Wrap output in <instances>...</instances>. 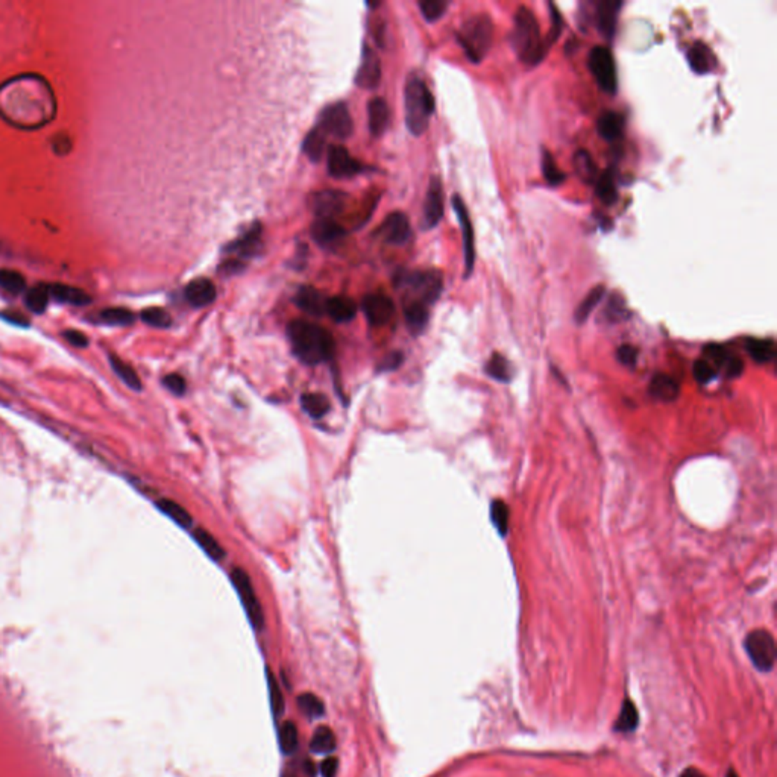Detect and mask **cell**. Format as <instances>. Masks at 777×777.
<instances>
[{
    "mask_svg": "<svg viewBox=\"0 0 777 777\" xmlns=\"http://www.w3.org/2000/svg\"><path fill=\"white\" fill-rule=\"evenodd\" d=\"M295 355L305 364H319L334 354V339L324 327L293 320L287 328Z\"/></svg>",
    "mask_w": 777,
    "mask_h": 777,
    "instance_id": "obj_1",
    "label": "cell"
},
{
    "mask_svg": "<svg viewBox=\"0 0 777 777\" xmlns=\"http://www.w3.org/2000/svg\"><path fill=\"white\" fill-rule=\"evenodd\" d=\"M510 46L515 54L528 66H536L547 55V45L540 35L535 13L527 6H519L513 19Z\"/></svg>",
    "mask_w": 777,
    "mask_h": 777,
    "instance_id": "obj_2",
    "label": "cell"
},
{
    "mask_svg": "<svg viewBox=\"0 0 777 777\" xmlns=\"http://www.w3.org/2000/svg\"><path fill=\"white\" fill-rule=\"evenodd\" d=\"M406 124L413 135H421L429 128L434 111V98L422 80L412 76L406 84Z\"/></svg>",
    "mask_w": 777,
    "mask_h": 777,
    "instance_id": "obj_3",
    "label": "cell"
},
{
    "mask_svg": "<svg viewBox=\"0 0 777 777\" xmlns=\"http://www.w3.org/2000/svg\"><path fill=\"white\" fill-rule=\"evenodd\" d=\"M457 40L464 47L471 63H480L491 49L494 40V23L487 14L469 17L457 32Z\"/></svg>",
    "mask_w": 777,
    "mask_h": 777,
    "instance_id": "obj_4",
    "label": "cell"
},
{
    "mask_svg": "<svg viewBox=\"0 0 777 777\" xmlns=\"http://www.w3.org/2000/svg\"><path fill=\"white\" fill-rule=\"evenodd\" d=\"M395 284L398 287H408V289L413 290L415 295L419 296V302L430 305L438 301L441 296L443 279L438 270H412V272L403 270V272L397 275Z\"/></svg>",
    "mask_w": 777,
    "mask_h": 777,
    "instance_id": "obj_5",
    "label": "cell"
},
{
    "mask_svg": "<svg viewBox=\"0 0 777 777\" xmlns=\"http://www.w3.org/2000/svg\"><path fill=\"white\" fill-rule=\"evenodd\" d=\"M744 649L748 654L750 660L759 671H771L776 663V642L773 635L764 630V628H757V630L750 632L744 641Z\"/></svg>",
    "mask_w": 777,
    "mask_h": 777,
    "instance_id": "obj_6",
    "label": "cell"
},
{
    "mask_svg": "<svg viewBox=\"0 0 777 777\" xmlns=\"http://www.w3.org/2000/svg\"><path fill=\"white\" fill-rule=\"evenodd\" d=\"M589 68L601 90L614 94L618 89L615 58L606 46H597L589 54Z\"/></svg>",
    "mask_w": 777,
    "mask_h": 777,
    "instance_id": "obj_7",
    "label": "cell"
},
{
    "mask_svg": "<svg viewBox=\"0 0 777 777\" xmlns=\"http://www.w3.org/2000/svg\"><path fill=\"white\" fill-rule=\"evenodd\" d=\"M231 582L234 584V588L237 589L240 600H242V605L246 610V615L249 618L251 624L254 626V628H263L265 626V615H263V609H261L257 595H256V591L254 586H252V582L249 579V575L244 572L242 568H234L230 574Z\"/></svg>",
    "mask_w": 777,
    "mask_h": 777,
    "instance_id": "obj_8",
    "label": "cell"
},
{
    "mask_svg": "<svg viewBox=\"0 0 777 777\" xmlns=\"http://www.w3.org/2000/svg\"><path fill=\"white\" fill-rule=\"evenodd\" d=\"M325 135H333L339 140H345L353 134V119L345 103H333L322 111L319 126Z\"/></svg>",
    "mask_w": 777,
    "mask_h": 777,
    "instance_id": "obj_9",
    "label": "cell"
},
{
    "mask_svg": "<svg viewBox=\"0 0 777 777\" xmlns=\"http://www.w3.org/2000/svg\"><path fill=\"white\" fill-rule=\"evenodd\" d=\"M452 207L457 214V219L461 228V237H464V252H465V278H468L474 270L475 265V244H474V228L469 219L466 205L459 195L452 196Z\"/></svg>",
    "mask_w": 777,
    "mask_h": 777,
    "instance_id": "obj_10",
    "label": "cell"
},
{
    "mask_svg": "<svg viewBox=\"0 0 777 777\" xmlns=\"http://www.w3.org/2000/svg\"><path fill=\"white\" fill-rule=\"evenodd\" d=\"M362 309L371 325L381 327V325H386L387 322L394 318L395 304L387 295L369 293L363 298Z\"/></svg>",
    "mask_w": 777,
    "mask_h": 777,
    "instance_id": "obj_11",
    "label": "cell"
},
{
    "mask_svg": "<svg viewBox=\"0 0 777 777\" xmlns=\"http://www.w3.org/2000/svg\"><path fill=\"white\" fill-rule=\"evenodd\" d=\"M328 172L334 178H351L363 172V165L355 161L342 146H331L328 149Z\"/></svg>",
    "mask_w": 777,
    "mask_h": 777,
    "instance_id": "obj_12",
    "label": "cell"
},
{
    "mask_svg": "<svg viewBox=\"0 0 777 777\" xmlns=\"http://www.w3.org/2000/svg\"><path fill=\"white\" fill-rule=\"evenodd\" d=\"M377 234L381 235L384 242H387L390 244L407 243L410 235H412L408 217L404 213H399V212L389 214L386 217V221L380 225Z\"/></svg>",
    "mask_w": 777,
    "mask_h": 777,
    "instance_id": "obj_13",
    "label": "cell"
},
{
    "mask_svg": "<svg viewBox=\"0 0 777 777\" xmlns=\"http://www.w3.org/2000/svg\"><path fill=\"white\" fill-rule=\"evenodd\" d=\"M443 217V188L439 178L430 181L424 202V228L431 230Z\"/></svg>",
    "mask_w": 777,
    "mask_h": 777,
    "instance_id": "obj_14",
    "label": "cell"
},
{
    "mask_svg": "<svg viewBox=\"0 0 777 777\" xmlns=\"http://www.w3.org/2000/svg\"><path fill=\"white\" fill-rule=\"evenodd\" d=\"M346 230L334 219H319L311 226V237L319 246L325 249H334L345 239Z\"/></svg>",
    "mask_w": 777,
    "mask_h": 777,
    "instance_id": "obj_15",
    "label": "cell"
},
{
    "mask_svg": "<svg viewBox=\"0 0 777 777\" xmlns=\"http://www.w3.org/2000/svg\"><path fill=\"white\" fill-rule=\"evenodd\" d=\"M260 248H261V226L260 223H254L246 232L240 235L237 240L231 242L228 246L225 248V252L235 256L234 260L240 261V258H249L257 256L260 252Z\"/></svg>",
    "mask_w": 777,
    "mask_h": 777,
    "instance_id": "obj_16",
    "label": "cell"
},
{
    "mask_svg": "<svg viewBox=\"0 0 777 777\" xmlns=\"http://www.w3.org/2000/svg\"><path fill=\"white\" fill-rule=\"evenodd\" d=\"M346 202V195L336 190H324L313 198L311 205L319 219H333L342 212Z\"/></svg>",
    "mask_w": 777,
    "mask_h": 777,
    "instance_id": "obj_17",
    "label": "cell"
},
{
    "mask_svg": "<svg viewBox=\"0 0 777 777\" xmlns=\"http://www.w3.org/2000/svg\"><path fill=\"white\" fill-rule=\"evenodd\" d=\"M380 80H381L380 59L368 46H364L362 54V64L355 76V84L362 87V89H375V87L380 84Z\"/></svg>",
    "mask_w": 777,
    "mask_h": 777,
    "instance_id": "obj_18",
    "label": "cell"
},
{
    "mask_svg": "<svg viewBox=\"0 0 777 777\" xmlns=\"http://www.w3.org/2000/svg\"><path fill=\"white\" fill-rule=\"evenodd\" d=\"M186 299L196 309L207 307L216 299V286L207 278H196L184 290Z\"/></svg>",
    "mask_w": 777,
    "mask_h": 777,
    "instance_id": "obj_19",
    "label": "cell"
},
{
    "mask_svg": "<svg viewBox=\"0 0 777 777\" xmlns=\"http://www.w3.org/2000/svg\"><path fill=\"white\" fill-rule=\"evenodd\" d=\"M686 59L689 63V67H691L698 75L709 73L715 68V66H717V58H715V55L712 54L709 46L704 45L702 41L694 43V45L688 49Z\"/></svg>",
    "mask_w": 777,
    "mask_h": 777,
    "instance_id": "obj_20",
    "label": "cell"
},
{
    "mask_svg": "<svg viewBox=\"0 0 777 777\" xmlns=\"http://www.w3.org/2000/svg\"><path fill=\"white\" fill-rule=\"evenodd\" d=\"M295 304L298 305L302 311L311 314V316H322V314L325 313L327 299L324 298V295H322L318 289H314V287L302 286L295 295Z\"/></svg>",
    "mask_w": 777,
    "mask_h": 777,
    "instance_id": "obj_21",
    "label": "cell"
},
{
    "mask_svg": "<svg viewBox=\"0 0 777 777\" xmlns=\"http://www.w3.org/2000/svg\"><path fill=\"white\" fill-rule=\"evenodd\" d=\"M621 6L623 3L615 0H601L597 3V26L606 38H612Z\"/></svg>",
    "mask_w": 777,
    "mask_h": 777,
    "instance_id": "obj_22",
    "label": "cell"
},
{
    "mask_svg": "<svg viewBox=\"0 0 777 777\" xmlns=\"http://www.w3.org/2000/svg\"><path fill=\"white\" fill-rule=\"evenodd\" d=\"M368 117H369V129L373 137H380L389 126L390 120V111L387 107V102L381 98H375L368 103Z\"/></svg>",
    "mask_w": 777,
    "mask_h": 777,
    "instance_id": "obj_23",
    "label": "cell"
},
{
    "mask_svg": "<svg viewBox=\"0 0 777 777\" xmlns=\"http://www.w3.org/2000/svg\"><path fill=\"white\" fill-rule=\"evenodd\" d=\"M49 296H52L58 302L72 304V305H87L91 302V296L84 292L82 289H77L73 286L67 284H49Z\"/></svg>",
    "mask_w": 777,
    "mask_h": 777,
    "instance_id": "obj_24",
    "label": "cell"
},
{
    "mask_svg": "<svg viewBox=\"0 0 777 777\" xmlns=\"http://www.w3.org/2000/svg\"><path fill=\"white\" fill-rule=\"evenodd\" d=\"M649 390L653 398L669 403V401H674L679 397L680 387L679 383L673 377H669V375L656 373L650 381Z\"/></svg>",
    "mask_w": 777,
    "mask_h": 777,
    "instance_id": "obj_25",
    "label": "cell"
},
{
    "mask_svg": "<svg viewBox=\"0 0 777 777\" xmlns=\"http://www.w3.org/2000/svg\"><path fill=\"white\" fill-rule=\"evenodd\" d=\"M325 311L330 314L331 319L339 322V324H343V322H349L355 318L357 305L348 296H334V298L327 299Z\"/></svg>",
    "mask_w": 777,
    "mask_h": 777,
    "instance_id": "obj_26",
    "label": "cell"
},
{
    "mask_svg": "<svg viewBox=\"0 0 777 777\" xmlns=\"http://www.w3.org/2000/svg\"><path fill=\"white\" fill-rule=\"evenodd\" d=\"M624 121L623 117L614 111H606L605 114H601L597 121V131L598 134L603 137L606 142H616V140L623 135Z\"/></svg>",
    "mask_w": 777,
    "mask_h": 777,
    "instance_id": "obj_27",
    "label": "cell"
},
{
    "mask_svg": "<svg viewBox=\"0 0 777 777\" xmlns=\"http://www.w3.org/2000/svg\"><path fill=\"white\" fill-rule=\"evenodd\" d=\"M404 316L407 327L413 334L422 333V330L429 324V309H427L425 304L419 301H413L406 305Z\"/></svg>",
    "mask_w": 777,
    "mask_h": 777,
    "instance_id": "obj_28",
    "label": "cell"
},
{
    "mask_svg": "<svg viewBox=\"0 0 777 777\" xmlns=\"http://www.w3.org/2000/svg\"><path fill=\"white\" fill-rule=\"evenodd\" d=\"M746 348L756 363H768L776 357V345L771 339H748Z\"/></svg>",
    "mask_w": 777,
    "mask_h": 777,
    "instance_id": "obj_29",
    "label": "cell"
},
{
    "mask_svg": "<svg viewBox=\"0 0 777 777\" xmlns=\"http://www.w3.org/2000/svg\"><path fill=\"white\" fill-rule=\"evenodd\" d=\"M605 295H606V287L601 286V284L597 286V287H593V289L586 295V298H584L580 302V305L577 307V310H575V314H574L575 322H577L579 325L584 324V322L588 320V318L591 316V313L593 311V309H595L597 305L601 302V299L605 298Z\"/></svg>",
    "mask_w": 777,
    "mask_h": 777,
    "instance_id": "obj_30",
    "label": "cell"
},
{
    "mask_svg": "<svg viewBox=\"0 0 777 777\" xmlns=\"http://www.w3.org/2000/svg\"><path fill=\"white\" fill-rule=\"evenodd\" d=\"M574 169L577 177L583 182H586V184H592L598 178L597 164L593 161L591 154L586 151H579L574 155Z\"/></svg>",
    "mask_w": 777,
    "mask_h": 777,
    "instance_id": "obj_31",
    "label": "cell"
},
{
    "mask_svg": "<svg viewBox=\"0 0 777 777\" xmlns=\"http://www.w3.org/2000/svg\"><path fill=\"white\" fill-rule=\"evenodd\" d=\"M110 364L112 371L117 373V377L124 381L128 387H131L133 390H142V380H140L133 366L128 364L125 360H121L120 357L114 354L110 355Z\"/></svg>",
    "mask_w": 777,
    "mask_h": 777,
    "instance_id": "obj_32",
    "label": "cell"
},
{
    "mask_svg": "<svg viewBox=\"0 0 777 777\" xmlns=\"http://www.w3.org/2000/svg\"><path fill=\"white\" fill-rule=\"evenodd\" d=\"M193 538L196 540V544L204 549L205 554L209 558H213V561H216V562H221L222 558L225 557V554H226L225 549L222 548V545L219 542H217V539L213 535H209L207 530L196 528L195 533H193Z\"/></svg>",
    "mask_w": 777,
    "mask_h": 777,
    "instance_id": "obj_33",
    "label": "cell"
},
{
    "mask_svg": "<svg viewBox=\"0 0 777 777\" xmlns=\"http://www.w3.org/2000/svg\"><path fill=\"white\" fill-rule=\"evenodd\" d=\"M336 748V737L328 726H320L313 733L310 750L313 753H331Z\"/></svg>",
    "mask_w": 777,
    "mask_h": 777,
    "instance_id": "obj_34",
    "label": "cell"
},
{
    "mask_svg": "<svg viewBox=\"0 0 777 777\" xmlns=\"http://www.w3.org/2000/svg\"><path fill=\"white\" fill-rule=\"evenodd\" d=\"M301 406L304 412L314 419L325 416L330 412V401L322 394H304L301 397Z\"/></svg>",
    "mask_w": 777,
    "mask_h": 777,
    "instance_id": "obj_35",
    "label": "cell"
},
{
    "mask_svg": "<svg viewBox=\"0 0 777 777\" xmlns=\"http://www.w3.org/2000/svg\"><path fill=\"white\" fill-rule=\"evenodd\" d=\"M156 505H158V509L163 513L168 515V517L173 522H177L178 526H181L182 528H190L191 524H193V519H191L190 513L178 503L164 498V500H160L158 503H156Z\"/></svg>",
    "mask_w": 777,
    "mask_h": 777,
    "instance_id": "obj_36",
    "label": "cell"
},
{
    "mask_svg": "<svg viewBox=\"0 0 777 777\" xmlns=\"http://www.w3.org/2000/svg\"><path fill=\"white\" fill-rule=\"evenodd\" d=\"M638 724H639L638 709H636L633 702L626 700L621 708V712L618 715L614 729L616 732L627 733V732H633L636 727H638Z\"/></svg>",
    "mask_w": 777,
    "mask_h": 777,
    "instance_id": "obj_37",
    "label": "cell"
},
{
    "mask_svg": "<svg viewBox=\"0 0 777 777\" xmlns=\"http://www.w3.org/2000/svg\"><path fill=\"white\" fill-rule=\"evenodd\" d=\"M603 316L610 324H618V322H623L628 318L626 299L623 298L621 293H612L609 296Z\"/></svg>",
    "mask_w": 777,
    "mask_h": 777,
    "instance_id": "obj_38",
    "label": "cell"
},
{
    "mask_svg": "<svg viewBox=\"0 0 777 777\" xmlns=\"http://www.w3.org/2000/svg\"><path fill=\"white\" fill-rule=\"evenodd\" d=\"M49 298L50 296H49L47 284H37L26 292L24 302H26V307H28L32 313L40 314L47 309Z\"/></svg>",
    "mask_w": 777,
    "mask_h": 777,
    "instance_id": "obj_39",
    "label": "cell"
},
{
    "mask_svg": "<svg viewBox=\"0 0 777 777\" xmlns=\"http://www.w3.org/2000/svg\"><path fill=\"white\" fill-rule=\"evenodd\" d=\"M302 151L311 161H319L322 158V154L325 151V134L319 128L313 129L304 140Z\"/></svg>",
    "mask_w": 777,
    "mask_h": 777,
    "instance_id": "obj_40",
    "label": "cell"
},
{
    "mask_svg": "<svg viewBox=\"0 0 777 777\" xmlns=\"http://www.w3.org/2000/svg\"><path fill=\"white\" fill-rule=\"evenodd\" d=\"M595 187H597V195L598 198L603 200L606 205H610L616 202L618 199V191H616V186H615V178H614V173L610 170H606L600 175L595 181Z\"/></svg>",
    "mask_w": 777,
    "mask_h": 777,
    "instance_id": "obj_41",
    "label": "cell"
},
{
    "mask_svg": "<svg viewBox=\"0 0 777 777\" xmlns=\"http://www.w3.org/2000/svg\"><path fill=\"white\" fill-rule=\"evenodd\" d=\"M486 373L496 381L508 383L510 380V366L505 357L495 353L486 364Z\"/></svg>",
    "mask_w": 777,
    "mask_h": 777,
    "instance_id": "obj_42",
    "label": "cell"
},
{
    "mask_svg": "<svg viewBox=\"0 0 777 777\" xmlns=\"http://www.w3.org/2000/svg\"><path fill=\"white\" fill-rule=\"evenodd\" d=\"M0 287L8 293L19 295L24 290L26 279L24 276L13 269H0Z\"/></svg>",
    "mask_w": 777,
    "mask_h": 777,
    "instance_id": "obj_43",
    "label": "cell"
},
{
    "mask_svg": "<svg viewBox=\"0 0 777 777\" xmlns=\"http://www.w3.org/2000/svg\"><path fill=\"white\" fill-rule=\"evenodd\" d=\"M299 735H298V729H296L295 723L293 721H286L283 723L281 729H279V746H281V750L284 755H292L296 752V748H298V743H299Z\"/></svg>",
    "mask_w": 777,
    "mask_h": 777,
    "instance_id": "obj_44",
    "label": "cell"
},
{
    "mask_svg": "<svg viewBox=\"0 0 777 777\" xmlns=\"http://www.w3.org/2000/svg\"><path fill=\"white\" fill-rule=\"evenodd\" d=\"M99 318L108 325H117V327H126L134 322V313L128 309L121 307H112L105 309L101 311Z\"/></svg>",
    "mask_w": 777,
    "mask_h": 777,
    "instance_id": "obj_45",
    "label": "cell"
},
{
    "mask_svg": "<svg viewBox=\"0 0 777 777\" xmlns=\"http://www.w3.org/2000/svg\"><path fill=\"white\" fill-rule=\"evenodd\" d=\"M298 706L299 709L307 715V717L311 718H319L324 715L325 708H324V703H322L320 698L318 695H314L311 693H304L298 697Z\"/></svg>",
    "mask_w": 777,
    "mask_h": 777,
    "instance_id": "obj_46",
    "label": "cell"
},
{
    "mask_svg": "<svg viewBox=\"0 0 777 777\" xmlns=\"http://www.w3.org/2000/svg\"><path fill=\"white\" fill-rule=\"evenodd\" d=\"M491 519L496 531L501 536L508 535L509 530V508L501 500H495L491 505Z\"/></svg>",
    "mask_w": 777,
    "mask_h": 777,
    "instance_id": "obj_47",
    "label": "cell"
},
{
    "mask_svg": "<svg viewBox=\"0 0 777 777\" xmlns=\"http://www.w3.org/2000/svg\"><path fill=\"white\" fill-rule=\"evenodd\" d=\"M542 172L549 186H558L565 181V173L557 168L553 155L545 149L542 152Z\"/></svg>",
    "mask_w": 777,
    "mask_h": 777,
    "instance_id": "obj_48",
    "label": "cell"
},
{
    "mask_svg": "<svg viewBox=\"0 0 777 777\" xmlns=\"http://www.w3.org/2000/svg\"><path fill=\"white\" fill-rule=\"evenodd\" d=\"M142 320L154 328H169L172 325L170 314L158 307H151L142 311Z\"/></svg>",
    "mask_w": 777,
    "mask_h": 777,
    "instance_id": "obj_49",
    "label": "cell"
},
{
    "mask_svg": "<svg viewBox=\"0 0 777 777\" xmlns=\"http://www.w3.org/2000/svg\"><path fill=\"white\" fill-rule=\"evenodd\" d=\"M419 8H421V13L427 22H436L447 11L448 2H443V0H422V2H419Z\"/></svg>",
    "mask_w": 777,
    "mask_h": 777,
    "instance_id": "obj_50",
    "label": "cell"
},
{
    "mask_svg": "<svg viewBox=\"0 0 777 777\" xmlns=\"http://www.w3.org/2000/svg\"><path fill=\"white\" fill-rule=\"evenodd\" d=\"M267 685H269V695H270V704H272V711L275 713V717H281L284 712V697L281 689H279L276 679L274 677L272 673H270V669H267Z\"/></svg>",
    "mask_w": 777,
    "mask_h": 777,
    "instance_id": "obj_51",
    "label": "cell"
},
{
    "mask_svg": "<svg viewBox=\"0 0 777 777\" xmlns=\"http://www.w3.org/2000/svg\"><path fill=\"white\" fill-rule=\"evenodd\" d=\"M703 354H704L703 360H706L711 366H713L715 369L721 368V366L726 364L727 360L730 359L726 349H724L721 345H717V343L706 345L703 348Z\"/></svg>",
    "mask_w": 777,
    "mask_h": 777,
    "instance_id": "obj_52",
    "label": "cell"
},
{
    "mask_svg": "<svg viewBox=\"0 0 777 777\" xmlns=\"http://www.w3.org/2000/svg\"><path fill=\"white\" fill-rule=\"evenodd\" d=\"M693 371H694V377H695V380H697L698 383H702V384L709 383L711 380L715 378V375H717V369H715L713 366H711L708 362L703 360V359H702V360H697V362L694 363Z\"/></svg>",
    "mask_w": 777,
    "mask_h": 777,
    "instance_id": "obj_53",
    "label": "cell"
},
{
    "mask_svg": "<svg viewBox=\"0 0 777 777\" xmlns=\"http://www.w3.org/2000/svg\"><path fill=\"white\" fill-rule=\"evenodd\" d=\"M549 10H552V22H553V24H552V31H549V37H548V40L545 41L547 47H548L549 45H553V43L557 40L558 35L562 34V29H563V20H562L561 13L557 11V8H556L553 3H549Z\"/></svg>",
    "mask_w": 777,
    "mask_h": 777,
    "instance_id": "obj_54",
    "label": "cell"
},
{
    "mask_svg": "<svg viewBox=\"0 0 777 777\" xmlns=\"http://www.w3.org/2000/svg\"><path fill=\"white\" fill-rule=\"evenodd\" d=\"M163 384L172 392V394H175V395H182V394H184V392L187 390L186 380L182 378L181 375H178V373H169V375H165V377L163 378Z\"/></svg>",
    "mask_w": 777,
    "mask_h": 777,
    "instance_id": "obj_55",
    "label": "cell"
},
{
    "mask_svg": "<svg viewBox=\"0 0 777 777\" xmlns=\"http://www.w3.org/2000/svg\"><path fill=\"white\" fill-rule=\"evenodd\" d=\"M616 359L624 366H635L638 360V349L632 345H623L616 349Z\"/></svg>",
    "mask_w": 777,
    "mask_h": 777,
    "instance_id": "obj_56",
    "label": "cell"
},
{
    "mask_svg": "<svg viewBox=\"0 0 777 777\" xmlns=\"http://www.w3.org/2000/svg\"><path fill=\"white\" fill-rule=\"evenodd\" d=\"M0 318L6 320V322H10V324H13V325H17V327H28L29 325L28 318H26L24 314L15 311V310H5V311L0 313Z\"/></svg>",
    "mask_w": 777,
    "mask_h": 777,
    "instance_id": "obj_57",
    "label": "cell"
},
{
    "mask_svg": "<svg viewBox=\"0 0 777 777\" xmlns=\"http://www.w3.org/2000/svg\"><path fill=\"white\" fill-rule=\"evenodd\" d=\"M63 336L66 337L67 342L70 345H73V346L85 348L87 345H89V339H87V336L82 334L81 331H77V330H66Z\"/></svg>",
    "mask_w": 777,
    "mask_h": 777,
    "instance_id": "obj_58",
    "label": "cell"
},
{
    "mask_svg": "<svg viewBox=\"0 0 777 777\" xmlns=\"http://www.w3.org/2000/svg\"><path fill=\"white\" fill-rule=\"evenodd\" d=\"M339 770V761L336 757H327L325 761L320 764V774L322 777H336Z\"/></svg>",
    "mask_w": 777,
    "mask_h": 777,
    "instance_id": "obj_59",
    "label": "cell"
},
{
    "mask_svg": "<svg viewBox=\"0 0 777 777\" xmlns=\"http://www.w3.org/2000/svg\"><path fill=\"white\" fill-rule=\"evenodd\" d=\"M726 368H727V377L735 378V377H739V375L743 373L744 363H743V360L738 359V357H732V359L727 360Z\"/></svg>",
    "mask_w": 777,
    "mask_h": 777,
    "instance_id": "obj_60",
    "label": "cell"
},
{
    "mask_svg": "<svg viewBox=\"0 0 777 777\" xmlns=\"http://www.w3.org/2000/svg\"><path fill=\"white\" fill-rule=\"evenodd\" d=\"M401 362H403V354H399V353L390 354L389 357H386V360H384L383 369H395L401 364Z\"/></svg>",
    "mask_w": 777,
    "mask_h": 777,
    "instance_id": "obj_61",
    "label": "cell"
},
{
    "mask_svg": "<svg viewBox=\"0 0 777 777\" xmlns=\"http://www.w3.org/2000/svg\"><path fill=\"white\" fill-rule=\"evenodd\" d=\"M679 777H708L704 773H702L700 770H697V768H686L685 771H682Z\"/></svg>",
    "mask_w": 777,
    "mask_h": 777,
    "instance_id": "obj_62",
    "label": "cell"
},
{
    "mask_svg": "<svg viewBox=\"0 0 777 777\" xmlns=\"http://www.w3.org/2000/svg\"><path fill=\"white\" fill-rule=\"evenodd\" d=\"M305 771H307V774H310V776L314 774V768H313L311 761H305Z\"/></svg>",
    "mask_w": 777,
    "mask_h": 777,
    "instance_id": "obj_63",
    "label": "cell"
},
{
    "mask_svg": "<svg viewBox=\"0 0 777 777\" xmlns=\"http://www.w3.org/2000/svg\"><path fill=\"white\" fill-rule=\"evenodd\" d=\"M726 777H738V774L735 773V770H729L727 774H726Z\"/></svg>",
    "mask_w": 777,
    "mask_h": 777,
    "instance_id": "obj_64",
    "label": "cell"
}]
</instances>
